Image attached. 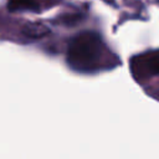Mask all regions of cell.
Segmentation results:
<instances>
[{"label": "cell", "mask_w": 159, "mask_h": 159, "mask_svg": "<svg viewBox=\"0 0 159 159\" xmlns=\"http://www.w3.org/2000/svg\"><path fill=\"white\" fill-rule=\"evenodd\" d=\"M103 53L104 45L99 35L93 31H84L70 41L67 62L76 71L88 72L99 67Z\"/></svg>", "instance_id": "6da1fadb"}, {"label": "cell", "mask_w": 159, "mask_h": 159, "mask_svg": "<svg viewBox=\"0 0 159 159\" xmlns=\"http://www.w3.org/2000/svg\"><path fill=\"white\" fill-rule=\"evenodd\" d=\"M50 32V29L41 24H27L22 27V35L29 39H40L46 36Z\"/></svg>", "instance_id": "7a4b0ae2"}, {"label": "cell", "mask_w": 159, "mask_h": 159, "mask_svg": "<svg viewBox=\"0 0 159 159\" xmlns=\"http://www.w3.org/2000/svg\"><path fill=\"white\" fill-rule=\"evenodd\" d=\"M9 9L12 11L19 10H39L37 0H9Z\"/></svg>", "instance_id": "3957f363"}, {"label": "cell", "mask_w": 159, "mask_h": 159, "mask_svg": "<svg viewBox=\"0 0 159 159\" xmlns=\"http://www.w3.org/2000/svg\"><path fill=\"white\" fill-rule=\"evenodd\" d=\"M144 65L148 68V71L153 73H159V51H154L150 53H147L143 57Z\"/></svg>", "instance_id": "277c9868"}]
</instances>
